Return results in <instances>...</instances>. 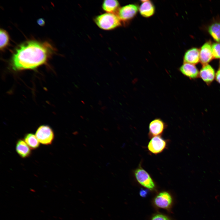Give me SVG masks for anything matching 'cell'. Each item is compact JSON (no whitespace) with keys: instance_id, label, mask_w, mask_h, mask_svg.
Segmentation results:
<instances>
[{"instance_id":"cell-1","label":"cell","mask_w":220,"mask_h":220,"mask_svg":"<svg viewBox=\"0 0 220 220\" xmlns=\"http://www.w3.org/2000/svg\"><path fill=\"white\" fill-rule=\"evenodd\" d=\"M53 50L47 42H26L18 48L13 54L12 68L15 71L35 69L46 62Z\"/></svg>"},{"instance_id":"cell-2","label":"cell","mask_w":220,"mask_h":220,"mask_svg":"<svg viewBox=\"0 0 220 220\" xmlns=\"http://www.w3.org/2000/svg\"><path fill=\"white\" fill-rule=\"evenodd\" d=\"M94 21L100 29L107 31L115 29L122 24L116 14L107 13L96 16Z\"/></svg>"},{"instance_id":"cell-3","label":"cell","mask_w":220,"mask_h":220,"mask_svg":"<svg viewBox=\"0 0 220 220\" xmlns=\"http://www.w3.org/2000/svg\"><path fill=\"white\" fill-rule=\"evenodd\" d=\"M138 10L137 5L129 4L120 7L116 14L122 23L125 24L134 18Z\"/></svg>"},{"instance_id":"cell-4","label":"cell","mask_w":220,"mask_h":220,"mask_svg":"<svg viewBox=\"0 0 220 220\" xmlns=\"http://www.w3.org/2000/svg\"><path fill=\"white\" fill-rule=\"evenodd\" d=\"M35 135L39 142L44 145L51 144L54 137L53 130L50 126L46 125L39 126Z\"/></svg>"},{"instance_id":"cell-5","label":"cell","mask_w":220,"mask_h":220,"mask_svg":"<svg viewBox=\"0 0 220 220\" xmlns=\"http://www.w3.org/2000/svg\"><path fill=\"white\" fill-rule=\"evenodd\" d=\"M134 174L137 180L141 185L151 190L154 189L155 186L152 178L141 167L135 170Z\"/></svg>"},{"instance_id":"cell-6","label":"cell","mask_w":220,"mask_h":220,"mask_svg":"<svg viewBox=\"0 0 220 220\" xmlns=\"http://www.w3.org/2000/svg\"><path fill=\"white\" fill-rule=\"evenodd\" d=\"M167 142L166 140L160 136L153 137L148 145V150L153 154L161 153L166 148Z\"/></svg>"},{"instance_id":"cell-7","label":"cell","mask_w":220,"mask_h":220,"mask_svg":"<svg viewBox=\"0 0 220 220\" xmlns=\"http://www.w3.org/2000/svg\"><path fill=\"white\" fill-rule=\"evenodd\" d=\"M166 127V124L162 120L159 118L155 119L149 124V137L152 138L161 135Z\"/></svg>"},{"instance_id":"cell-8","label":"cell","mask_w":220,"mask_h":220,"mask_svg":"<svg viewBox=\"0 0 220 220\" xmlns=\"http://www.w3.org/2000/svg\"><path fill=\"white\" fill-rule=\"evenodd\" d=\"M172 201V198L170 194L165 191L160 193L154 200V204L157 207L165 209L170 207Z\"/></svg>"},{"instance_id":"cell-9","label":"cell","mask_w":220,"mask_h":220,"mask_svg":"<svg viewBox=\"0 0 220 220\" xmlns=\"http://www.w3.org/2000/svg\"><path fill=\"white\" fill-rule=\"evenodd\" d=\"M200 61L204 65L207 64L213 58L212 52V46L209 42L204 43L200 51Z\"/></svg>"},{"instance_id":"cell-10","label":"cell","mask_w":220,"mask_h":220,"mask_svg":"<svg viewBox=\"0 0 220 220\" xmlns=\"http://www.w3.org/2000/svg\"><path fill=\"white\" fill-rule=\"evenodd\" d=\"M139 11L140 14L145 17L148 18L152 16L155 11L153 3L150 0H141Z\"/></svg>"},{"instance_id":"cell-11","label":"cell","mask_w":220,"mask_h":220,"mask_svg":"<svg viewBox=\"0 0 220 220\" xmlns=\"http://www.w3.org/2000/svg\"><path fill=\"white\" fill-rule=\"evenodd\" d=\"M202 79L206 83L211 82L214 79L215 73L214 69L210 65H204L199 73Z\"/></svg>"},{"instance_id":"cell-12","label":"cell","mask_w":220,"mask_h":220,"mask_svg":"<svg viewBox=\"0 0 220 220\" xmlns=\"http://www.w3.org/2000/svg\"><path fill=\"white\" fill-rule=\"evenodd\" d=\"M179 70L184 75L191 79L196 78L199 74L194 64L188 63H184L179 68Z\"/></svg>"},{"instance_id":"cell-13","label":"cell","mask_w":220,"mask_h":220,"mask_svg":"<svg viewBox=\"0 0 220 220\" xmlns=\"http://www.w3.org/2000/svg\"><path fill=\"white\" fill-rule=\"evenodd\" d=\"M183 59L184 63L193 64H197L200 61L199 50L196 48L188 50L185 53Z\"/></svg>"},{"instance_id":"cell-14","label":"cell","mask_w":220,"mask_h":220,"mask_svg":"<svg viewBox=\"0 0 220 220\" xmlns=\"http://www.w3.org/2000/svg\"><path fill=\"white\" fill-rule=\"evenodd\" d=\"M17 153L22 158L29 156L31 154V150L29 146L24 140L19 139L17 140L16 146Z\"/></svg>"},{"instance_id":"cell-15","label":"cell","mask_w":220,"mask_h":220,"mask_svg":"<svg viewBox=\"0 0 220 220\" xmlns=\"http://www.w3.org/2000/svg\"><path fill=\"white\" fill-rule=\"evenodd\" d=\"M120 8L119 3L116 0H105L102 5V9L107 13L116 14Z\"/></svg>"},{"instance_id":"cell-16","label":"cell","mask_w":220,"mask_h":220,"mask_svg":"<svg viewBox=\"0 0 220 220\" xmlns=\"http://www.w3.org/2000/svg\"><path fill=\"white\" fill-rule=\"evenodd\" d=\"M24 140L31 149H36L39 146L40 142L35 135L32 133H30L25 134Z\"/></svg>"},{"instance_id":"cell-17","label":"cell","mask_w":220,"mask_h":220,"mask_svg":"<svg viewBox=\"0 0 220 220\" xmlns=\"http://www.w3.org/2000/svg\"><path fill=\"white\" fill-rule=\"evenodd\" d=\"M208 31L213 38L216 42L220 43V22L212 23L209 27Z\"/></svg>"},{"instance_id":"cell-18","label":"cell","mask_w":220,"mask_h":220,"mask_svg":"<svg viewBox=\"0 0 220 220\" xmlns=\"http://www.w3.org/2000/svg\"><path fill=\"white\" fill-rule=\"evenodd\" d=\"M0 32V47L1 50H3L8 44L9 37L7 33L4 30L1 29Z\"/></svg>"},{"instance_id":"cell-19","label":"cell","mask_w":220,"mask_h":220,"mask_svg":"<svg viewBox=\"0 0 220 220\" xmlns=\"http://www.w3.org/2000/svg\"><path fill=\"white\" fill-rule=\"evenodd\" d=\"M212 52L213 58H220V43H214L212 45Z\"/></svg>"},{"instance_id":"cell-20","label":"cell","mask_w":220,"mask_h":220,"mask_svg":"<svg viewBox=\"0 0 220 220\" xmlns=\"http://www.w3.org/2000/svg\"><path fill=\"white\" fill-rule=\"evenodd\" d=\"M151 220H170L169 218L166 216L161 214H157L154 216Z\"/></svg>"},{"instance_id":"cell-21","label":"cell","mask_w":220,"mask_h":220,"mask_svg":"<svg viewBox=\"0 0 220 220\" xmlns=\"http://www.w3.org/2000/svg\"><path fill=\"white\" fill-rule=\"evenodd\" d=\"M148 193L147 189H141L139 192V194L141 196L143 197H145L147 195Z\"/></svg>"},{"instance_id":"cell-22","label":"cell","mask_w":220,"mask_h":220,"mask_svg":"<svg viewBox=\"0 0 220 220\" xmlns=\"http://www.w3.org/2000/svg\"><path fill=\"white\" fill-rule=\"evenodd\" d=\"M215 78L217 81L220 84V69L218 70L216 72Z\"/></svg>"},{"instance_id":"cell-23","label":"cell","mask_w":220,"mask_h":220,"mask_svg":"<svg viewBox=\"0 0 220 220\" xmlns=\"http://www.w3.org/2000/svg\"><path fill=\"white\" fill-rule=\"evenodd\" d=\"M38 24L40 25H42V24H43L44 23V21L43 20H42V19H39L38 21Z\"/></svg>"},{"instance_id":"cell-24","label":"cell","mask_w":220,"mask_h":220,"mask_svg":"<svg viewBox=\"0 0 220 220\" xmlns=\"http://www.w3.org/2000/svg\"><path fill=\"white\" fill-rule=\"evenodd\" d=\"M31 190V191H32V192H35V190H33V189H31V190Z\"/></svg>"},{"instance_id":"cell-25","label":"cell","mask_w":220,"mask_h":220,"mask_svg":"<svg viewBox=\"0 0 220 220\" xmlns=\"http://www.w3.org/2000/svg\"></svg>"}]
</instances>
